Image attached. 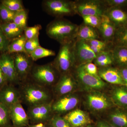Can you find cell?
Returning a JSON list of instances; mask_svg holds the SVG:
<instances>
[{
    "instance_id": "45",
    "label": "cell",
    "mask_w": 127,
    "mask_h": 127,
    "mask_svg": "<svg viewBox=\"0 0 127 127\" xmlns=\"http://www.w3.org/2000/svg\"><path fill=\"white\" fill-rule=\"evenodd\" d=\"M28 127H46L45 124L43 123L37 124H31Z\"/></svg>"
},
{
    "instance_id": "42",
    "label": "cell",
    "mask_w": 127,
    "mask_h": 127,
    "mask_svg": "<svg viewBox=\"0 0 127 127\" xmlns=\"http://www.w3.org/2000/svg\"><path fill=\"white\" fill-rule=\"evenodd\" d=\"M8 84L7 80L0 67V89Z\"/></svg>"
},
{
    "instance_id": "30",
    "label": "cell",
    "mask_w": 127,
    "mask_h": 127,
    "mask_svg": "<svg viewBox=\"0 0 127 127\" xmlns=\"http://www.w3.org/2000/svg\"><path fill=\"white\" fill-rule=\"evenodd\" d=\"M113 43L114 46L127 47V27L117 30Z\"/></svg>"
},
{
    "instance_id": "13",
    "label": "cell",
    "mask_w": 127,
    "mask_h": 127,
    "mask_svg": "<svg viewBox=\"0 0 127 127\" xmlns=\"http://www.w3.org/2000/svg\"><path fill=\"white\" fill-rule=\"evenodd\" d=\"M75 66L93 62L96 58V54L86 41L76 39L74 45Z\"/></svg>"
},
{
    "instance_id": "2",
    "label": "cell",
    "mask_w": 127,
    "mask_h": 127,
    "mask_svg": "<svg viewBox=\"0 0 127 127\" xmlns=\"http://www.w3.org/2000/svg\"><path fill=\"white\" fill-rule=\"evenodd\" d=\"M79 26L63 18H56L47 25L46 33L60 43L75 40Z\"/></svg>"
},
{
    "instance_id": "36",
    "label": "cell",
    "mask_w": 127,
    "mask_h": 127,
    "mask_svg": "<svg viewBox=\"0 0 127 127\" xmlns=\"http://www.w3.org/2000/svg\"><path fill=\"white\" fill-rule=\"evenodd\" d=\"M102 16H87L82 17L83 19V23L98 30L101 23Z\"/></svg>"
},
{
    "instance_id": "48",
    "label": "cell",
    "mask_w": 127,
    "mask_h": 127,
    "mask_svg": "<svg viewBox=\"0 0 127 127\" xmlns=\"http://www.w3.org/2000/svg\"><path fill=\"white\" fill-rule=\"evenodd\" d=\"M13 127V126H12V127Z\"/></svg>"
},
{
    "instance_id": "3",
    "label": "cell",
    "mask_w": 127,
    "mask_h": 127,
    "mask_svg": "<svg viewBox=\"0 0 127 127\" xmlns=\"http://www.w3.org/2000/svg\"><path fill=\"white\" fill-rule=\"evenodd\" d=\"M60 75L51 62L42 65H33L29 77L34 82L50 88L56 83Z\"/></svg>"
},
{
    "instance_id": "7",
    "label": "cell",
    "mask_w": 127,
    "mask_h": 127,
    "mask_svg": "<svg viewBox=\"0 0 127 127\" xmlns=\"http://www.w3.org/2000/svg\"><path fill=\"white\" fill-rule=\"evenodd\" d=\"M74 1L76 14L81 17L104 15L108 7L103 0H78Z\"/></svg>"
},
{
    "instance_id": "46",
    "label": "cell",
    "mask_w": 127,
    "mask_h": 127,
    "mask_svg": "<svg viewBox=\"0 0 127 127\" xmlns=\"http://www.w3.org/2000/svg\"><path fill=\"white\" fill-rule=\"evenodd\" d=\"M45 125L46 127H53L49 123H48L47 124H46Z\"/></svg>"
},
{
    "instance_id": "1",
    "label": "cell",
    "mask_w": 127,
    "mask_h": 127,
    "mask_svg": "<svg viewBox=\"0 0 127 127\" xmlns=\"http://www.w3.org/2000/svg\"><path fill=\"white\" fill-rule=\"evenodd\" d=\"M22 103L30 107L52 101V91L28 79L19 84Z\"/></svg>"
},
{
    "instance_id": "14",
    "label": "cell",
    "mask_w": 127,
    "mask_h": 127,
    "mask_svg": "<svg viewBox=\"0 0 127 127\" xmlns=\"http://www.w3.org/2000/svg\"><path fill=\"white\" fill-rule=\"evenodd\" d=\"M79 102L78 97L73 93L67 94L54 101L52 103V110L54 114L59 115L72 111Z\"/></svg>"
},
{
    "instance_id": "41",
    "label": "cell",
    "mask_w": 127,
    "mask_h": 127,
    "mask_svg": "<svg viewBox=\"0 0 127 127\" xmlns=\"http://www.w3.org/2000/svg\"><path fill=\"white\" fill-rule=\"evenodd\" d=\"M82 66L84 70L89 74L100 77L98 75V68L93 62L89 63Z\"/></svg>"
},
{
    "instance_id": "47",
    "label": "cell",
    "mask_w": 127,
    "mask_h": 127,
    "mask_svg": "<svg viewBox=\"0 0 127 127\" xmlns=\"http://www.w3.org/2000/svg\"><path fill=\"white\" fill-rule=\"evenodd\" d=\"M83 127H92L89 124V125H87L86 126H85Z\"/></svg>"
},
{
    "instance_id": "33",
    "label": "cell",
    "mask_w": 127,
    "mask_h": 127,
    "mask_svg": "<svg viewBox=\"0 0 127 127\" xmlns=\"http://www.w3.org/2000/svg\"><path fill=\"white\" fill-rule=\"evenodd\" d=\"M16 12L11 11L2 3L0 4V23H7L13 21Z\"/></svg>"
},
{
    "instance_id": "4",
    "label": "cell",
    "mask_w": 127,
    "mask_h": 127,
    "mask_svg": "<svg viewBox=\"0 0 127 127\" xmlns=\"http://www.w3.org/2000/svg\"><path fill=\"white\" fill-rule=\"evenodd\" d=\"M76 40L61 44L58 53L52 62L60 74L72 71L75 67L74 45Z\"/></svg>"
},
{
    "instance_id": "19",
    "label": "cell",
    "mask_w": 127,
    "mask_h": 127,
    "mask_svg": "<svg viewBox=\"0 0 127 127\" xmlns=\"http://www.w3.org/2000/svg\"><path fill=\"white\" fill-rule=\"evenodd\" d=\"M104 15L115 25L117 30L127 27V12L122 9L113 7L108 8Z\"/></svg>"
},
{
    "instance_id": "6",
    "label": "cell",
    "mask_w": 127,
    "mask_h": 127,
    "mask_svg": "<svg viewBox=\"0 0 127 127\" xmlns=\"http://www.w3.org/2000/svg\"><path fill=\"white\" fill-rule=\"evenodd\" d=\"M78 84L89 92L99 91L106 86V82L100 77L90 75L84 70L82 65L76 66L72 71Z\"/></svg>"
},
{
    "instance_id": "27",
    "label": "cell",
    "mask_w": 127,
    "mask_h": 127,
    "mask_svg": "<svg viewBox=\"0 0 127 127\" xmlns=\"http://www.w3.org/2000/svg\"><path fill=\"white\" fill-rule=\"evenodd\" d=\"M26 38L24 34L11 41L7 49V52L10 54L25 52V45Z\"/></svg>"
},
{
    "instance_id": "8",
    "label": "cell",
    "mask_w": 127,
    "mask_h": 127,
    "mask_svg": "<svg viewBox=\"0 0 127 127\" xmlns=\"http://www.w3.org/2000/svg\"><path fill=\"white\" fill-rule=\"evenodd\" d=\"M53 101L47 103L28 107L27 113L30 124H46L49 123L54 115L52 107Z\"/></svg>"
},
{
    "instance_id": "22",
    "label": "cell",
    "mask_w": 127,
    "mask_h": 127,
    "mask_svg": "<svg viewBox=\"0 0 127 127\" xmlns=\"http://www.w3.org/2000/svg\"><path fill=\"white\" fill-rule=\"evenodd\" d=\"M0 27L6 36L11 41L24 34V30L13 21L0 23Z\"/></svg>"
},
{
    "instance_id": "12",
    "label": "cell",
    "mask_w": 127,
    "mask_h": 127,
    "mask_svg": "<svg viewBox=\"0 0 127 127\" xmlns=\"http://www.w3.org/2000/svg\"><path fill=\"white\" fill-rule=\"evenodd\" d=\"M86 97V101L89 107L94 111H104L113 105L111 98L99 91L89 92Z\"/></svg>"
},
{
    "instance_id": "26",
    "label": "cell",
    "mask_w": 127,
    "mask_h": 127,
    "mask_svg": "<svg viewBox=\"0 0 127 127\" xmlns=\"http://www.w3.org/2000/svg\"><path fill=\"white\" fill-rule=\"evenodd\" d=\"M96 56L104 51L111 50L114 47L112 42H108L101 40H92L86 41Z\"/></svg>"
},
{
    "instance_id": "39",
    "label": "cell",
    "mask_w": 127,
    "mask_h": 127,
    "mask_svg": "<svg viewBox=\"0 0 127 127\" xmlns=\"http://www.w3.org/2000/svg\"><path fill=\"white\" fill-rule=\"evenodd\" d=\"M108 8L113 7L122 9L127 6V0H103Z\"/></svg>"
},
{
    "instance_id": "44",
    "label": "cell",
    "mask_w": 127,
    "mask_h": 127,
    "mask_svg": "<svg viewBox=\"0 0 127 127\" xmlns=\"http://www.w3.org/2000/svg\"><path fill=\"white\" fill-rule=\"evenodd\" d=\"M97 127H117L112 124L100 121L97 123Z\"/></svg>"
},
{
    "instance_id": "20",
    "label": "cell",
    "mask_w": 127,
    "mask_h": 127,
    "mask_svg": "<svg viewBox=\"0 0 127 127\" xmlns=\"http://www.w3.org/2000/svg\"><path fill=\"white\" fill-rule=\"evenodd\" d=\"M97 30L101 40L113 43L117 29L105 15L102 17V22Z\"/></svg>"
},
{
    "instance_id": "17",
    "label": "cell",
    "mask_w": 127,
    "mask_h": 127,
    "mask_svg": "<svg viewBox=\"0 0 127 127\" xmlns=\"http://www.w3.org/2000/svg\"><path fill=\"white\" fill-rule=\"evenodd\" d=\"M98 75L103 81L110 84L127 87L120 70L112 66L98 68Z\"/></svg>"
},
{
    "instance_id": "18",
    "label": "cell",
    "mask_w": 127,
    "mask_h": 127,
    "mask_svg": "<svg viewBox=\"0 0 127 127\" xmlns=\"http://www.w3.org/2000/svg\"><path fill=\"white\" fill-rule=\"evenodd\" d=\"M63 117L72 127H83L89 125L92 122L89 115L86 112L79 109L68 112Z\"/></svg>"
},
{
    "instance_id": "32",
    "label": "cell",
    "mask_w": 127,
    "mask_h": 127,
    "mask_svg": "<svg viewBox=\"0 0 127 127\" xmlns=\"http://www.w3.org/2000/svg\"><path fill=\"white\" fill-rule=\"evenodd\" d=\"M28 13L25 9L17 12L15 14L13 22L23 30L27 27Z\"/></svg>"
},
{
    "instance_id": "21",
    "label": "cell",
    "mask_w": 127,
    "mask_h": 127,
    "mask_svg": "<svg viewBox=\"0 0 127 127\" xmlns=\"http://www.w3.org/2000/svg\"><path fill=\"white\" fill-rule=\"evenodd\" d=\"M87 41L92 40H101L97 29L83 23L79 26L76 39Z\"/></svg>"
},
{
    "instance_id": "5",
    "label": "cell",
    "mask_w": 127,
    "mask_h": 127,
    "mask_svg": "<svg viewBox=\"0 0 127 127\" xmlns=\"http://www.w3.org/2000/svg\"><path fill=\"white\" fill-rule=\"evenodd\" d=\"M43 10L56 18L76 15L74 1L68 0H45L42 2Z\"/></svg>"
},
{
    "instance_id": "15",
    "label": "cell",
    "mask_w": 127,
    "mask_h": 127,
    "mask_svg": "<svg viewBox=\"0 0 127 127\" xmlns=\"http://www.w3.org/2000/svg\"><path fill=\"white\" fill-rule=\"evenodd\" d=\"M9 116L13 127H28L30 124L27 113L20 102L9 108Z\"/></svg>"
},
{
    "instance_id": "10",
    "label": "cell",
    "mask_w": 127,
    "mask_h": 127,
    "mask_svg": "<svg viewBox=\"0 0 127 127\" xmlns=\"http://www.w3.org/2000/svg\"><path fill=\"white\" fill-rule=\"evenodd\" d=\"M14 59L16 71L20 83L28 79L34 65L30 55L25 52L12 54Z\"/></svg>"
},
{
    "instance_id": "16",
    "label": "cell",
    "mask_w": 127,
    "mask_h": 127,
    "mask_svg": "<svg viewBox=\"0 0 127 127\" xmlns=\"http://www.w3.org/2000/svg\"><path fill=\"white\" fill-rule=\"evenodd\" d=\"M20 102H21L20 91L14 85L8 84L0 89V103L9 108Z\"/></svg>"
},
{
    "instance_id": "37",
    "label": "cell",
    "mask_w": 127,
    "mask_h": 127,
    "mask_svg": "<svg viewBox=\"0 0 127 127\" xmlns=\"http://www.w3.org/2000/svg\"><path fill=\"white\" fill-rule=\"evenodd\" d=\"M49 123L53 127H72L63 117L58 114H54Z\"/></svg>"
},
{
    "instance_id": "38",
    "label": "cell",
    "mask_w": 127,
    "mask_h": 127,
    "mask_svg": "<svg viewBox=\"0 0 127 127\" xmlns=\"http://www.w3.org/2000/svg\"><path fill=\"white\" fill-rule=\"evenodd\" d=\"M40 46L39 37L27 40L25 45V52L30 55L33 51Z\"/></svg>"
},
{
    "instance_id": "23",
    "label": "cell",
    "mask_w": 127,
    "mask_h": 127,
    "mask_svg": "<svg viewBox=\"0 0 127 127\" xmlns=\"http://www.w3.org/2000/svg\"><path fill=\"white\" fill-rule=\"evenodd\" d=\"M114 63L122 67L127 66V47L114 46L112 50Z\"/></svg>"
},
{
    "instance_id": "35",
    "label": "cell",
    "mask_w": 127,
    "mask_h": 127,
    "mask_svg": "<svg viewBox=\"0 0 127 127\" xmlns=\"http://www.w3.org/2000/svg\"><path fill=\"white\" fill-rule=\"evenodd\" d=\"M41 29V26L40 25H36L33 26L26 27L24 30V34L27 40L39 37L40 31Z\"/></svg>"
},
{
    "instance_id": "24",
    "label": "cell",
    "mask_w": 127,
    "mask_h": 127,
    "mask_svg": "<svg viewBox=\"0 0 127 127\" xmlns=\"http://www.w3.org/2000/svg\"><path fill=\"white\" fill-rule=\"evenodd\" d=\"M112 50L104 51L96 55L93 62L98 68L112 66L114 64Z\"/></svg>"
},
{
    "instance_id": "43",
    "label": "cell",
    "mask_w": 127,
    "mask_h": 127,
    "mask_svg": "<svg viewBox=\"0 0 127 127\" xmlns=\"http://www.w3.org/2000/svg\"><path fill=\"white\" fill-rule=\"evenodd\" d=\"M122 74L123 79L127 86V66L122 67L119 69Z\"/></svg>"
},
{
    "instance_id": "40",
    "label": "cell",
    "mask_w": 127,
    "mask_h": 127,
    "mask_svg": "<svg viewBox=\"0 0 127 127\" xmlns=\"http://www.w3.org/2000/svg\"><path fill=\"white\" fill-rule=\"evenodd\" d=\"M11 41L7 38L0 27V53L7 52Z\"/></svg>"
},
{
    "instance_id": "9",
    "label": "cell",
    "mask_w": 127,
    "mask_h": 127,
    "mask_svg": "<svg viewBox=\"0 0 127 127\" xmlns=\"http://www.w3.org/2000/svg\"><path fill=\"white\" fill-rule=\"evenodd\" d=\"M78 86L72 73H67L61 74L58 81L52 88V91L53 94L59 97L73 93Z\"/></svg>"
},
{
    "instance_id": "29",
    "label": "cell",
    "mask_w": 127,
    "mask_h": 127,
    "mask_svg": "<svg viewBox=\"0 0 127 127\" xmlns=\"http://www.w3.org/2000/svg\"><path fill=\"white\" fill-rule=\"evenodd\" d=\"M56 55L54 51L46 49L40 46L30 54V56L33 61L46 57L53 56Z\"/></svg>"
},
{
    "instance_id": "25",
    "label": "cell",
    "mask_w": 127,
    "mask_h": 127,
    "mask_svg": "<svg viewBox=\"0 0 127 127\" xmlns=\"http://www.w3.org/2000/svg\"><path fill=\"white\" fill-rule=\"evenodd\" d=\"M113 102L121 106H127V87L124 86L114 89L111 94Z\"/></svg>"
},
{
    "instance_id": "34",
    "label": "cell",
    "mask_w": 127,
    "mask_h": 127,
    "mask_svg": "<svg viewBox=\"0 0 127 127\" xmlns=\"http://www.w3.org/2000/svg\"><path fill=\"white\" fill-rule=\"evenodd\" d=\"M1 3L11 11L17 12L25 9L21 0H3Z\"/></svg>"
},
{
    "instance_id": "28",
    "label": "cell",
    "mask_w": 127,
    "mask_h": 127,
    "mask_svg": "<svg viewBox=\"0 0 127 127\" xmlns=\"http://www.w3.org/2000/svg\"><path fill=\"white\" fill-rule=\"evenodd\" d=\"M109 118L112 125L117 127H127V113L120 111L111 113Z\"/></svg>"
},
{
    "instance_id": "11",
    "label": "cell",
    "mask_w": 127,
    "mask_h": 127,
    "mask_svg": "<svg viewBox=\"0 0 127 127\" xmlns=\"http://www.w3.org/2000/svg\"><path fill=\"white\" fill-rule=\"evenodd\" d=\"M0 67L8 84L15 86L20 84L12 54L7 52L0 53Z\"/></svg>"
},
{
    "instance_id": "31",
    "label": "cell",
    "mask_w": 127,
    "mask_h": 127,
    "mask_svg": "<svg viewBox=\"0 0 127 127\" xmlns=\"http://www.w3.org/2000/svg\"><path fill=\"white\" fill-rule=\"evenodd\" d=\"M8 108L0 103V127H11Z\"/></svg>"
}]
</instances>
